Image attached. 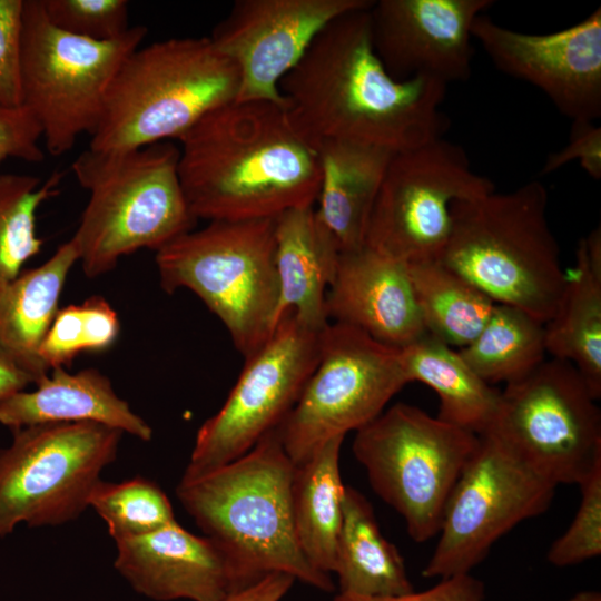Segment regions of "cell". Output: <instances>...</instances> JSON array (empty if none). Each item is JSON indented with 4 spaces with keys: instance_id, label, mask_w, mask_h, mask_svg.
Here are the masks:
<instances>
[{
    "instance_id": "14",
    "label": "cell",
    "mask_w": 601,
    "mask_h": 601,
    "mask_svg": "<svg viewBox=\"0 0 601 601\" xmlns=\"http://www.w3.org/2000/svg\"><path fill=\"white\" fill-rule=\"evenodd\" d=\"M556 485L487 433L457 479L444 509L425 578L467 574L520 522L544 513Z\"/></svg>"
},
{
    "instance_id": "26",
    "label": "cell",
    "mask_w": 601,
    "mask_h": 601,
    "mask_svg": "<svg viewBox=\"0 0 601 601\" xmlns=\"http://www.w3.org/2000/svg\"><path fill=\"white\" fill-rule=\"evenodd\" d=\"M336 568L339 593L395 597L414 591L404 559L382 534L370 501L345 486Z\"/></svg>"
},
{
    "instance_id": "1",
    "label": "cell",
    "mask_w": 601,
    "mask_h": 601,
    "mask_svg": "<svg viewBox=\"0 0 601 601\" xmlns=\"http://www.w3.org/2000/svg\"><path fill=\"white\" fill-rule=\"evenodd\" d=\"M370 8L335 18L314 38L279 83L288 111L316 145L334 139L395 154L442 138L447 85L393 78L374 50Z\"/></svg>"
},
{
    "instance_id": "22",
    "label": "cell",
    "mask_w": 601,
    "mask_h": 601,
    "mask_svg": "<svg viewBox=\"0 0 601 601\" xmlns=\"http://www.w3.org/2000/svg\"><path fill=\"white\" fill-rule=\"evenodd\" d=\"M338 256V247L314 206L293 208L275 217L278 323L293 312L306 327L317 332L325 328L329 323L326 293Z\"/></svg>"
},
{
    "instance_id": "31",
    "label": "cell",
    "mask_w": 601,
    "mask_h": 601,
    "mask_svg": "<svg viewBox=\"0 0 601 601\" xmlns=\"http://www.w3.org/2000/svg\"><path fill=\"white\" fill-rule=\"evenodd\" d=\"M60 174L43 184L24 174H0V293L42 248L37 210L58 193Z\"/></svg>"
},
{
    "instance_id": "3",
    "label": "cell",
    "mask_w": 601,
    "mask_h": 601,
    "mask_svg": "<svg viewBox=\"0 0 601 601\" xmlns=\"http://www.w3.org/2000/svg\"><path fill=\"white\" fill-rule=\"evenodd\" d=\"M294 470L274 430L235 461L193 479L181 477L177 485L184 509L224 554L231 592L273 573L334 591L331 575L307 561L295 535Z\"/></svg>"
},
{
    "instance_id": "19",
    "label": "cell",
    "mask_w": 601,
    "mask_h": 601,
    "mask_svg": "<svg viewBox=\"0 0 601 601\" xmlns=\"http://www.w3.org/2000/svg\"><path fill=\"white\" fill-rule=\"evenodd\" d=\"M325 308L328 322L353 326L396 348L428 334L407 264L365 245L339 253Z\"/></svg>"
},
{
    "instance_id": "39",
    "label": "cell",
    "mask_w": 601,
    "mask_h": 601,
    "mask_svg": "<svg viewBox=\"0 0 601 601\" xmlns=\"http://www.w3.org/2000/svg\"><path fill=\"white\" fill-rule=\"evenodd\" d=\"M485 588L471 573L440 579L432 588L422 592H410L395 597H361L338 593L334 601H484Z\"/></svg>"
},
{
    "instance_id": "18",
    "label": "cell",
    "mask_w": 601,
    "mask_h": 601,
    "mask_svg": "<svg viewBox=\"0 0 601 601\" xmlns=\"http://www.w3.org/2000/svg\"><path fill=\"white\" fill-rule=\"evenodd\" d=\"M492 0H378L370 13L374 50L397 80L423 76L446 85L471 76L474 20Z\"/></svg>"
},
{
    "instance_id": "36",
    "label": "cell",
    "mask_w": 601,
    "mask_h": 601,
    "mask_svg": "<svg viewBox=\"0 0 601 601\" xmlns=\"http://www.w3.org/2000/svg\"><path fill=\"white\" fill-rule=\"evenodd\" d=\"M23 0H0V105L22 106L20 58Z\"/></svg>"
},
{
    "instance_id": "17",
    "label": "cell",
    "mask_w": 601,
    "mask_h": 601,
    "mask_svg": "<svg viewBox=\"0 0 601 601\" xmlns=\"http://www.w3.org/2000/svg\"><path fill=\"white\" fill-rule=\"evenodd\" d=\"M472 36L499 70L539 88L572 121L600 118V7L582 21L545 35L515 31L482 13Z\"/></svg>"
},
{
    "instance_id": "38",
    "label": "cell",
    "mask_w": 601,
    "mask_h": 601,
    "mask_svg": "<svg viewBox=\"0 0 601 601\" xmlns=\"http://www.w3.org/2000/svg\"><path fill=\"white\" fill-rule=\"evenodd\" d=\"M574 160L590 177L601 178V128L592 121H572L569 142L548 156L541 174L553 173Z\"/></svg>"
},
{
    "instance_id": "16",
    "label": "cell",
    "mask_w": 601,
    "mask_h": 601,
    "mask_svg": "<svg viewBox=\"0 0 601 601\" xmlns=\"http://www.w3.org/2000/svg\"><path fill=\"white\" fill-rule=\"evenodd\" d=\"M371 0H237L209 37L239 73L237 101L285 105L282 79L297 65L318 32Z\"/></svg>"
},
{
    "instance_id": "34",
    "label": "cell",
    "mask_w": 601,
    "mask_h": 601,
    "mask_svg": "<svg viewBox=\"0 0 601 601\" xmlns=\"http://www.w3.org/2000/svg\"><path fill=\"white\" fill-rule=\"evenodd\" d=\"M579 486L581 501L578 511L548 552V561L555 566L575 565L601 553V466Z\"/></svg>"
},
{
    "instance_id": "25",
    "label": "cell",
    "mask_w": 601,
    "mask_h": 601,
    "mask_svg": "<svg viewBox=\"0 0 601 601\" xmlns=\"http://www.w3.org/2000/svg\"><path fill=\"white\" fill-rule=\"evenodd\" d=\"M545 349L573 364L597 400L601 397V229L581 238L565 272L556 309L544 324Z\"/></svg>"
},
{
    "instance_id": "27",
    "label": "cell",
    "mask_w": 601,
    "mask_h": 601,
    "mask_svg": "<svg viewBox=\"0 0 601 601\" xmlns=\"http://www.w3.org/2000/svg\"><path fill=\"white\" fill-rule=\"evenodd\" d=\"M400 356L408 383L421 382L437 394L440 420L479 436L492 428L501 392L484 382L457 351L426 334L400 348Z\"/></svg>"
},
{
    "instance_id": "30",
    "label": "cell",
    "mask_w": 601,
    "mask_h": 601,
    "mask_svg": "<svg viewBox=\"0 0 601 601\" xmlns=\"http://www.w3.org/2000/svg\"><path fill=\"white\" fill-rule=\"evenodd\" d=\"M459 354L487 384H510L545 358L544 323L529 313L495 304L479 335Z\"/></svg>"
},
{
    "instance_id": "7",
    "label": "cell",
    "mask_w": 601,
    "mask_h": 601,
    "mask_svg": "<svg viewBox=\"0 0 601 601\" xmlns=\"http://www.w3.org/2000/svg\"><path fill=\"white\" fill-rule=\"evenodd\" d=\"M161 288L196 294L246 359L278 324L275 218L209 221L156 252Z\"/></svg>"
},
{
    "instance_id": "40",
    "label": "cell",
    "mask_w": 601,
    "mask_h": 601,
    "mask_svg": "<svg viewBox=\"0 0 601 601\" xmlns=\"http://www.w3.org/2000/svg\"><path fill=\"white\" fill-rule=\"evenodd\" d=\"M296 580L284 573H273L255 584L228 593L221 601H280Z\"/></svg>"
},
{
    "instance_id": "15",
    "label": "cell",
    "mask_w": 601,
    "mask_h": 601,
    "mask_svg": "<svg viewBox=\"0 0 601 601\" xmlns=\"http://www.w3.org/2000/svg\"><path fill=\"white\" fill-rule=\"evenodd\" d=\"M322 331L306 327L293 312L282 317L268 341L245 359L220 410L198 428L183 479L235 461L283 423L317 365Z\"/></svg>"
},
{
    "instance_id": "11",
    "label": "cell",
    "mask_w": 601,
    "mask_h": 601,
    "mask_svg": "<svg viewBox=\"0 0 601 601\" xmlns=\"http://www.w3.org/2000/svg\"><path fill=\"white\" fill-rule=\"evenodd\" d=\"M597 401L573 364L544 359L523 378L505 385L487 433L556 486L579 485L601 466Z\"/></svg>"
},
{
    "instance_id": "2",
    "label": "cell",
    "mask_w": 601,
    "mask_h": 601,
    "mask_svg": "<svg viewBox=\"0 0 601 601\" xmlns=\"http://www.w3.org/2000/svg\"><path fill=\"white\" fill-rule=\"evenodd\" d=\"M178 140L180 185L197 220L275 218L316 201L317 145L285 105L234 100Z\"/></svg>"
},
{
    "instance_id": "20",
    "label": "cell",
    "mask_w": 601,
    "mask_h": 601,
    "mask_svg": "<svg viewBox=\"0 0 601 601\" xmlns=\"http://www.w3.org/2000/svg\"><path fill=\"white\" fill-rule=\"evenodd\" d=\"M116 545V570L147 598L221 601L231 592L228 564L218 546L177 521Z\"/></svg>"
},
{
    "instance_id": "12",
    "label": "cell",
    "mask_w": 601,
    "mask_h": 601,
    "mask_svg": "<svg viewBox=\"0 0 601 601\" xmlns=\"http://www.w3.org/2000/svg\"><path fill=\"white\" fill-rule=\"evenodd\" d=\"M407 383L400 348L329 322L321 332L317 365L276 428L287 455L300 464L331 439L364 427Z\"/></svg>"
},
{
    "instance_id": "6",
    "label": "cell",
    "mask_w": 601,
    "mask_h": 601,
    "mask_svg": "<svg viewBox=\"0 0 601 601\" xmlns=\"http://www.w3.org/2000/svg\"><path fill=\"white\" fill-rule=\"evenodd\" d=\"M239 73L209 37L136 49L111 81L90 149L124 151L179 139L214 109L236 100Z\"/></svg>"
},
{
    "instance_id": "37",
    "label": "cell",
    "mask_w": 601,
    "mask_h": 601,
    "mask_svg": "<svg viewBox=\"0 0 601 601\" xmlns=\"http://www.w3.org/2000/svg\"><path fill=\"white\" fill-rule=\"evenodd\" d=\"M41 138L40 125L24 106L0 105V162L7 158L42 161L45 154L39 146Z\"/></svg>"
},
{
    "instance_id": "13",
    "label": "cell",
    "mask_w": 601,
    "mask_h": 601,
    "mask_svg": "<svg viewBox=\"0 0 601 601\" xmlns=\"http://www.w3.org/2000/svg\"><path fill=\"white\" fill-rule=\"evenodd\" d=\"M495 190L464 149L437 138L395 152L375 198L365 246L405 264L440 260L452 227L451 207Z\"/></svg>"
},
{
    "instance_id": "24",
    "label": "cell",
    "mask_w": 601,
    "mask_h": 601,
    "mask_svg": "<svg viewBox=\"0 0 601 601\" xmlns=\"http://www.w3.org/2000/svg\"><path fill=\"white\" fill-rule=\"evenodd\" d=\"M317 150L321 185L315 213L339 253L359 249L394 152L334 139L318 141Z\"/></svg>"
},
{
    "instance_id": "42",
    "label": "cell",
    "mask_w": 601,
    "mask_h": 601,
    "mask_svg": "<svg viewBox=\"0 0 601 601\" xmlns=\"http://www.w3.org/2000/svg\"><path fill=\"white\" fill-rule=\"evenodd\" d=\"M565 601H601V594L599 591L587 590L575 593L573 597Z\"/></svg>"
},
{
    "instance_id": "29",
    "label": "cell",
    "mask_w": 601,
    "mask_h": 601,
    "mask_svg": "<svg viewBox=\"0 0 601 601\" xmlns=\"http://www.w3.org/2000/svg\"><path fill=\"white\" fill-rule=\"evenodd\" d=\"M427 333L463 348L482 331L495 303L440 260L407 264Z\"/></svg>"
},
{
    "instance_id": "4",
    "label": "cell",
    "mask_w": 601,
    "mask_h": 601,
    "mask_svg": "<svg viewBox=\"0 0 601 601\" xmlns=\"http://www.w3.org/2000/svg\"><path fill=\"white\" fill-rule=\"evenodd\" d=\"M452 227L440 262L495 304L542 323L554 314L565 272L548 220V191L538 180L451 207Z\"/></svg>"
},
{
    "instance_id": "41",
    "label": "cell",
    "mask_w": 601,
    "mask_h": 601,
    "mask_svg": "<svg viewBox=\"0 0 601 601\" xmlns=\"http://www.w3.org/2000/svg\"><path fill=\"white\" fill-rule=\"evenodd\" d=\"M29 384L32 383L27 375L0 362V404L13 394L26 390Z\"/></svg>"
},
{
    "instance_id": "33",
    "label": "cell",
    "mask_w": 601,
    "mask_h": 601,
    "mask_svg": "<svg viewBox=\"0 0 601 601\" xmlns=\"http://www.w3.org/2000/svg\"><path fill=\"white\" fill-rule=\"evenodd\" d=\"M120 333V321L102 296L60 307L40 345L39 356L49 370L70 366L82 353L110 348Z\"/></svg>"
},
{
    "instance_id": "32",
    "label": "cell",
    "mask_w": 601,
    "mask_h": 601,
    "mask_svg": "<svg viewBox=\"0 0 601 601\" xmlns=\"http://www.w3.org/2000/svg\"><path fill=\"white\" fill-rule=\"evenodd\" d=\"M89 506L105 521L116 542L149 534L176 521L166 493L141 476L119 483L100 479L90 494Z\"/></svg>"
},
{
    "instance_id": "8",
    "label": "cell",
    "mask_w": 601,
    "mask_h": 601,
    "mask_svg": "<svg viewBox=\"0 0 601 601\" xmlns=\"http://www.w3.org/2000/svg\"><path fill=\"white\" fill-rule=\"evenodd\" d=\"M148 30L130 27L112 40L73 36L50 23L41 0H23L20 82L22 106L37 119L46 149L59 157L91 136L111 81Z\"/></svg>"
},
{
    "instance_id": "28",
    "label": "cell",
    "mask_w": 601,
    "mask_h": 601,
    "mask_svg": "<svg viewBox=\"0 0 601 601\" xmlns=\"http://www.w3.org/2000/svg\"><path fill=\"white\" fill-rule=\"evenodd\" d=\"M344 436L331 439L295 465L292 482L294 531L304 556L318 571L336 568L345 485L339 472Z\"/></svg>"
},
{
    "instance_id": "5",
    "label": "cell",
    "mask_w": 601,
    "mask_h": 601,
    "mask_svg": "<svg viewBox=\"0 0 601 601\" xmlns=\"http://www.w3.org/2000/svg\"><path fill=\"white\" fill-rule=\"evenodd\" d=\"M179 148L161 141L124 151L83 150L71 169L89 200L75 235L87 277L139 249L157 252L194 229L178 174Z\"/></svg>"
},
{
    "instance_id": "9",
    "label": "cell",
    "mask_w": 601,
    "mask_h": 601,
    "mask_svg": "<svg viewBox=\"0 0 601 601\" xmlns=\"http://www.w3.org/2000/svg\"><path fill=\"white\" fill-rule=\"evenodd\" d=\"M480 436L396 403L355 432L352 450L373 491L418 543L437 535L444 509Z\"/></svg>"
},
{
    "instance_id": "23",
    "label": "cell",
    "mask_w": 601,
    "mask_h": 601,
    "mask_svg": "<svg viewBox=\"0 0 601 601\" xmlns=\"http://www.w3.org/2000/svg\"><path fill=\"white\" fill-rule=\"evenodd\" d=\"M77 262L78 249L70 238L40 266L22 270L0 293V362L27 375L32 384L50 373L39 349Z\"/></svg>"
},
{
    "instance_id": "10",
    "label": "cell",
    "mask_w": 601,
    "mask_h": 601,
    "mask_svg": "<svg viewBox=\"0 0 601 601\" xmlns=\"http://www.w3.org/2000/svg\"><path fill=\"white\" fill-rule=\"evenodd\" d=\"M0 449V538L17 525H60L88 506L122 432L93 422L45 423L12 432Z\"/></svg>"
},
{
    "instance_id": "35",
    "label": "cell",
    "mask_w": 601,
    "mask_h": 601,
    "mask_svg": "<svg viewBox=\"0 0 601 601\" xmlns=\"http://www.w3.org/2000/svg\"><path fill=\"white\" fill-rule=\"evenodd\" d=\"M41 4L52 26L81 38L112 40L130 28L126 0H41Z\"/></svg>"
},
{
    "instance_id": "21",
    "label": "cell",
    "mask_w": 601,
    "mask_h": 601,
    "mask_svg": "<svg viewBox=\"0 0 601 601\" xmlns=\"http://www.w3.org/2000/svg\"><path fill=\"white\" fill-rule=\"evenodd\" d=\"M32 391H20L0 404V424L11 432L36 424L93 422L141 441L152 437L149 424L115 392L96 368L70 373L56 367Z\"/></svg>"
}]
</instances>
